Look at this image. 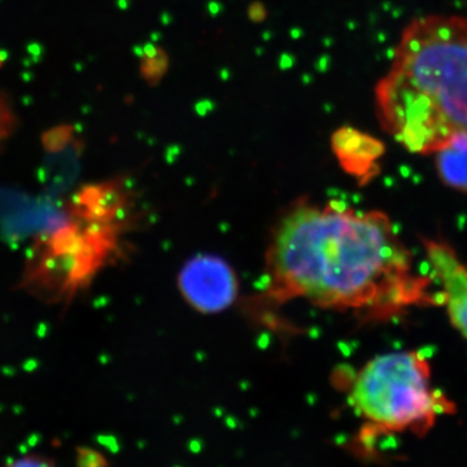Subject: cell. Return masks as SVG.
<instances>
[{
    "label": "cell",
    "instance_id": "1",
    "mask_svg": "<svg viewBox=\"0 0 467 467\" xmlns=\"http://www.w3.org/2000/svg\"><path fill=\"white\" fill-rule=\"evenodd\" d=\"M266 270L270 296L306 299L364 321L435 301L386 214L335 202L288 211L273 233Z\"/></svg>",
    "mask_w": 467,
    "mask_h": 467
},
{
    "label": "cell",
    "instance_id": "2",
    "mask_svg": "<svg viewBox=\"0 0 467 467\" xmlns=\"http://www.w3.org/2000/svg\"><path fill=\"white\" fill-rule=\"evenodd\" d=\"M374 103L383 130L418 155L432 156L467 130V18L410 21L374 88Z\"/></svg>",
    "mask_w": 467,
    "mask_h": 467
},
{
    "label": "cell",
    "instance_id": "3",
    "mask_svg": "<svg viewBox=\"0 0 467 467\" xmlns=\"http://www.w3.org/2000/svg\"><path fill=\"white\" fill-rule=\"evenodd\" d=\"M350 401L368 422L391 431L426 429L448 407L431 389L429 364L417 352L371 359L356 377Z\"/></svg>",
    "mask_w": 467,
    "mask_h": 467
},
{
    "label": "cell",
    "instance_id": "4",
    "mask_svg": "<svg viewBox=\"0 0 467 467\" xmlns=\"http://www.w3.org/2000/svg\"><path fill=\"white\" fill-rule=\"evenodd\" d=\"M178 287L187 303L202 313L223 312L238 296V279L225 260L201 254L178 275Z\"/></svg>",
    "mask_w": 467,
    "mask_h": 467
},
{
    "label": "cell",
    "instance_id": "5",
    "mask_svg": "<svg viewBox=\"0 0 467 467\" xmlns=\"http://www.w3.org/2000/svg\"><path fill=\"white\" fill-rule=\"evenodd\" d=\"M427 257L444 291L451 324L467 339V266L448 243L423 239Z\"/></svg>",
    "mask_w": 467,
    "mask_h": 467
},
{
    "label": "cell",
    "instance_id": "6",
    "mask_svg": "<svg viewBox=\"0 0 467 467\" xmlns=\"http://www.w3.org/2000/svg\"><path fill=\"white\" fill-rule=\"evenodd\" d=\"M331 150L343 171L361 183L376 177L386 150L378 138L352 126H342L331 134Z\"/></svg>",
    "mask_w": 467,
    "mask_h": 467
},
{
    "label": "cell",
    "instance_id": "7",
    "mask_svg": "<svg viewBox=\"0 0 467 467\" xmlns=\"http://www.w3.org/2000/svg\"><path fill=\"white\" fill-rule=\"evenodd\" d=\"M432 156L441 182L467 192V130L453 135Z\"/></svg>",
    "mask_w": 467,
    "mask_h": 467
},
{
    "label": "cell",
    "instance_id": "8",
    "mask_svg": "<svg viewBox=\"0 0 467 467\" xmlns=\"http://www.w3.org/2000/svg\"><path fill=\"white\" fill-rule=\"evenodd\" d=\"M171 58L164 48L156 45H149L144 47L142 57H140V77L150 88H156L161 84L164 77L168 75Z\"/></svg>",
    "mask_w": 467,
    "mask_h": 467
},
{
    "label": "cell",
    "instance_id": "9",
    "mask_svg": "<svg viewBox=\"0 0 467 467\" xmlns=\"http://www.w3.org/2000/svg\"><path fill=\"white\" fill-rule=\"evenodd\" d=\"M269 16L266 5L260 0H254L247 8V17L252 24H263Z\"/></svg>",
    "mask_w": 467,
    "mask_h": 467
},
{
    "label": "cell",
    "instance_id": "10",
    "mask_svg": "<svg viewBox=\"0 0 467 467\" xmlns=\"http://www.w3.org/2000/svg\"><path fill=\"white\" fill-rule=\"evenodd\" d=\"M7 467H55L52 461L41 456H26L14 461Z\"/></svg>",
    "mask_w": 467,
    "mask_h": 467
},
{
    "label": "cell",
    "instance_id": "11",
    "mask_svg": "<svg viewBox=\"0 0 467 467\" xmlns=\"http://www.w3.org/2000/svg\"><path fill=\"white\" fill-rule=\"evenodd\" d=\"M12 125V113L11 107L7 101L0 97V138L2 135L11 128Z\"/></svg>",
    "mask_w": 467,
    "mask_h": 467
}]
</instances>
